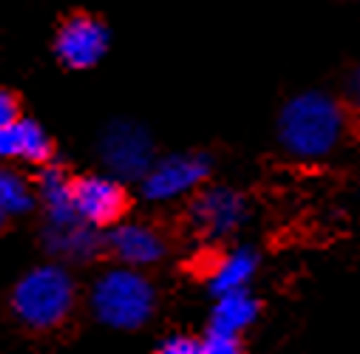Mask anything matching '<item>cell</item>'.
Instances as JSON below:
<instances>
[{
  "label": "cell",
  "instance_id": "1",
  "mask_svg": "<svg viewBox=\"0 0 360 354\" xmlns=\"http://www.w3.org/2000/svg\"><path fill=\"white\" fill-rule=\"evenodd\" d=\"M346 136L343 103L326 91H301L278 111V145L298 162L329 159Z\"/></svg>",
  "mask_w": 360,
  "mask_h": 354
},
{
  "label": "cell",
  "instance_id": "2",
  "mask_svg": "<svg viewBox=\"0 0 360 354\" xmlns=\"http://www.w3.org/2000/svg\"><path fill=\"white\" fill-rule=\"evenodd\" d=\"M91 309L111 329H139L156 309V289L139 270L114 267L94 281Z\"/></svg>",
  "mask_w": 360,
  "mask_h": 354
},
{
  "label": "cell",
  "instance_id": "3",
  "mask_svg": "<svg viewBox=\"0 0 360 354\" xmlns=\"http://www.w3.org/2000/svg\"><path fill=\"white\" fill-rule=\"evenodd\" d=\"M74 301H77L74 278L60 263L34 267L18 281L12 292L15 315L32 329H51L63 323L74 309Z\"/></svg>",
  "mask_w": 360,
  "mask_h": 354
},
{
  "label": "cell",
  "instance_id": "4",
  "mask_svg": "<svg viewBox=\"0 0 360 354\" xmlns=\"http://www.w3.org/2000/svg\"><path fill=\"white\" fill-rule=\"evenodd\" d=\"M210 176V159L205 153L188 150V153H167L162 159H153L150 167L142 176V196L156 204L179 202L196 196Z\"/></svg>",
  "mask_w": 360,
  "mask_h": 354
},
{
  "label": "cell",
  "instance_id": "5",
  "mask_svg": "<svg viewBox=\"0 0 360 354\" xmlns=\"http://www.w3.org/2000/svg\"><path fill=\"white\" fill-rule=\"evenodd\" d=\"M188 218L196 235L207 241H221L247 224L250 204L236 188H202L188 207Z\"/></svg>",
  "mask_w": 360,
  "mask_h": 354
},
{
  "label": "cell",
  "instance_id": "6",
  "mask_svg": "<svg viewBox=\"0 0 360 354\" xmlns=\"http://www.w3.org/2000/svg\"><path fill=\"white\" fill-rule=\"evenodd\" d=\"M100 156H103V164L111 170L108 176H114L120 182L142 179L150 162L156 159L150 133L139 122H131V119H117L103 131Z\"/></svg>",
  "mask_w": 360,
  "mask_h": 354
},
{
  "label": "cell",
  "instance_id": "7",
  "mask_svg": "<svg viewBox=\"0 0 360 354\" xmlns=\"http://www.w3.org/2000/svg\"><path fill=\"white\" fill-rule=\"evenodd\" d=\"M71 204L82 224L88 227H114L128 210L125 185L108 173H88L71 182Z\"/></svg>",
  "mask_w": 360,
  "mask_h": 354
},
{
  "label": "cell",
  "instance_id": "8",
  "mask_svg": "<svg viewBox=\"0 0 360 354\" xmlns=\"http://www.w3.org/2000/svg\"><path fill=\"white\" fill-rule=\"evenodd\" d=\"M54 51L68 68H91L108 51V29L91 15H74L60 26L54 37Z\"/></svg>",
  "mask_w": 360,
  "mask_h": 354
},
{
  "label": "cell",
  "instance_id": "9",
  "mask_svg": "<svg viewBox=\"0 0 360 354\" xmlns=\"http://www.w3.org/2000/svg\"><path fill=\"white\" fill-rule=\"evenodd\" d=\"M108 249L120 261V267L142 273L145 267H153L165 258V238L150 224L125 221L114 224V230L108 232Z\"/></svg>",
  "mask_w": 360,
  "mask_h": 354
},
{
  "label": "cell",
  "instance_id": "10",
  "mask_svg": "<svg viewBox=\"0 0 360 354\" xmlns=\"http://www.w3.org/2000/svg\"><path fill=\"white\" fill-rule=\"evenodd\" d=\"M258 252L252 247H233L207 273V289L213 298L227 292H244L258 273Z\"/></svg>",
  "mask_w": 360,
  "mask_h": 354
},
{
  "label": "cell",
  "instance_id": "11",
  "mask_svg": "<svg viewBox=\"0 0 360 354\" xmlns=\"http://www.w3.org/2000/svg\"><path fill=\"white\" fill-rule=\"evenodd\" d=\"M51 156V139L34 119H12L0 131V159H20L43 164Z\"/></svg>",
  "mask_w": 360,
  "mask_h": 354
},
{
  "label": "cell",
  "instance_id": "12",
  "mask_svg": "<svg viewBox=\"0 0 360 354\" xmlns=\"http://www.w3.org/2000/svg\"><path fill=\"white\" fill-rule=\"evenodd\" d=\"M258 317V301L244 289V292H227L213 301L210 309V329L219 334H233L238 337L244 329H250Z\"/></svg>",
  "mask_w": 360,
  "mask_h": 354
},
{
  "label": "cell",
  "instance_id": "13",
  "mask_svg": "<svg viewBox=\"0 0 360 354\" xmlns=\"http://www.w3.org/2000/svg\"><path fill=\"white\" fill-rule=\"evenodd\" d=\"M37 196L49 216V227H65L79 221L71 204V179L60 167H46L37 179Z\"/></svg>",
  "mask_w": 360,
  "mask_h": 354
},
{
  "label": "cell",
  "instance_id": "14",
  "mask_svg": "<svg viewBox=\"0 0 360 354\" xmlns=\"http://www.w3.org/2000/svg\"><path fill=\"white\" fill-rule=\"evenodd\" d=\"M46 244H49V249L54 255L82 261V258H91L97 252L100 238H97V232L88 224L74 221V224H65V227H49Z\"/></svg>",
  "mask_w": 360,
  "mask_h": 354
},
{
  "label": "cell",
  "instance_id": "15",
  "mask_svg": "<svg viewBox=\"0 0 360 354\" xmlns=\"http://www.w3.org/2000/svg\"><path fill=\"white\" fill-rule=\"evenodd\" d=\"M32 202L34 196L23 176L9 167H0V227H6L12 218L23 216L32 207Z\"/></svg>",
  "mask_w": 360,
  "mask_h": 354
},
{
  "label": "cell",
  "instance_id": "16",
  "mask_svg": "<svg viewBox=\"0 0 360 354\" xmlns=\"http://www.w3.org/2000/svg\"><path fill=\"white\" fill-rule=\"evenodd\" d=\"M156 354H202V340L193 334H170L159 343Z\"/></svg>",
  "mask_w": 360,
  "mask_h": 354
},
{
  "label": "cell",
  "instance_id": "17",
  "mask_svg": "<svg viewBox=\"0 0 360 354\" xmlns=\"http://www.w3.org/2000/svg\"><path fill=\"white\" fill-rule=\"evenodd\" d=\"M202 354H241V340L233 334L207 332V337H202Z\"/></svg>",
  "mask_w": 360,
  "mask_h": 354
},
{
  "label": "cell",
  "instance_id": "18",
  "mask_svg": "<svg viewBox=\"0 0 360 354\" xmlns=\"http://www.w3.org/2000/svg\"><path fill=\"white\" fill-rule=\"evenodd\" d=\"M343 97L352 103V105H360V63L346 74L343 79Z\"/></svg>",
  "mask_w": 360,
  "mask_h": 354
},
{
  "label": "cell",
  "instance_id": "19",
  "mask_svg": "<svg viewBox=\"0 0 360 354\" xmlns=\"http://www.w3.org/2000/svg\"><path fill=\"white\" fill-rule=\"evenodd\" d=\"M12 119H18V103H15L12 94L0 91V131H4Z\"/></svg>",
  "mask_w": 360,
  "mask_h": 354
}]
</instances>
